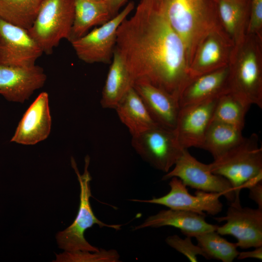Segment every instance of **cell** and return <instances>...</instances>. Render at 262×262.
<instances>
[{"label": "cell", "mask_w": 262, "mask_h": 262, "mask_svg": "<svg viewBox=\"0 0 262 262\" xmlns=\"http://www.w3.org/2000/svg\"><path fill=\"white\" fill-rule=\"evenodd\" d=\"M115 51L134 82H147L178 100L191 80L181 39L150 0H140L133 15L120 24Z\"/></svg>", "instance_id": "obj_1"}, {"label": "cell", "mask_w": 262, "mask_h": 262, "mask_svg": "<svg viewBox=\"0 0 262 262\" xmlns=\"http://www.w3.org/2000/svg\"><path fill=\"white\" fill-rule=\"evenodd\" d=\"M181 39L190 67L202 40L213 32L224 31L216 0H150Z\"/></svg>", "instance_id": "obj_2"}, {"label": "cell", "mask_w": 262, "mask_h": 262, "mask_svg": "<svg viewBox=\"0 0 262 262\" xmlns=\"http://www.w3.org/2000/svg\"><path fill=\"white\" fill-rule=\"evenodd\" d=\"M260 38L246 34L244 41L233 47L229 64L228 88L248 105L262 108V68L257 41Z\"/></svg>", "instance_id": "obj_3"}, {"label": "cell", "mask_w": 262, "mask_h": 262, "mask_svg": "<svg viewBox=\"0 0 262 262\" xmlns=\"http://www.w3.org/2000/svg\"><path fill=\"white\" fill-rule=\"evenodd\" d=\"M211 171L226 179L234 191L233 202L240 205L241 190L262 181V148L253 133L209 164Z\"/></svg>", "instance_id": "obj_4"}, {"label": "cell", "mask_w": 262, "mask_h": 262, "mask_svg": "<svg viewBox=\"0 0 262 262\" xmlns=\"http://www.w3.org/2000/svg\"><path fill=\"white\" fill-rule=\"evenodd\" d=\"M90 157L85 158L84 172L81 174L74 159H71V164L77 175L80 187V204L77 215L73 222L65 229L56 234L59 247L66 251L78 250L96 252L99 248L89 244L84 237L85 230L98 225L99 228H109L118 230L122 225H111L99 220L94 214L90 203L92 196L90 182L91 177L88 171Z\"/></svg>", "instance_id": "obj_5"}, {"label": "cell", "mask_w": 262, "mask_h": 262, "mask_svg": "<svg viewBox=\"0 0 262 262\" xmlns=\"http://www.w3.org/2000/svg\"><path fill=\"white\" fill-rule=\"evenodd\" d=\"M74 18V0H44L28 30L43 53H52L63 39L69 40Z\"/></svg>", "instance_id": "obj_6"}, {"label": "cell", "mask_w": 262, "mask_h": 262, "mask_svg": "<svg viewBox=\"0 0 262 262\" xmlns=\"http://www.w3.org/2000/svg\"><path fill=\"white\" fill-rule=\"evenodd\" d=\"M131 145L143 160L164 173L174 166L184 149L174 130L158 125L132 136Z\"/></svg>", "instance_id": "obj_7"}, {"label": "cell", "mask_w": 262, "mask_h": 262, "mask_svg": "<svg viewBox=\"0 0 262 262\" xmlns=\"http://www.w3.org/2000/svg\"><path fill=\"white\" fill-rule=\"evenodd\" d=\"M134 8V3L129 2L107 22L71 41L78 57L88 64H111L115 47L117 29Z\"/></svg>", "instance_id": "obj_8"}, {"label": "cell", "mask_w": 262, "mask_h": 262, "mask_svg": "<svg viewBox=\"0 0 262 262\" xmlns=\"http://www.w3.org/2000/svg\"><path fill=\"white\" fill-rule=\"evenodd\" d=\"M173 177L179 179L186 187L220 194L230 203L235 200L234 191L229 182L224 177L213 173L209 164L196 160L187 149L183 150L174 168L166 173L162 180H166Z\"/></svg>", "instance_id": "obj_9"}, {"label": "cell", "mask_w": 262, "mask_h": 262, "mask_svg": "<svg viewBox=\"0 0 262 262\" xmlns=\"http://www.w3.org/2000/svg\"><path fill=\"white\" fill-rule=\"evenodd\" d=\"M170 191L166 195L150 199H131V201L163 205L169 209L191 212L206 215H215L223 208L220 194L196 190L190 194L186 186L178 178L173 177L169 182Z\"/></svg>", "instance_id": "obj_10"}, {"label": "cell", "mask_w": 262, "mask_h": 262, "mask_svg": "<svg viewBox=\"0 0 262 262\" xmlns=\"http://www.w3.org/2000/svg\"><path fill=\"white\" fill-rule=\"evenodd\" d=\"M215 219L219 222L226 221L216 231L221 235L234 237L238 247L247 249L262 246V209L231 203L226 215Z\"/></svg>", "instance_id": "obj_11"}, {"label": "cell", "mask_w": 262, "mask_h": 262, "mask_svg": "<svg viewBox=\"0 0 262 262\" xmlns=\"http://www.w3.org/2000/svg\"><path fill=\"white\" fill-rule=\"evenodd\" d=\"M43 53L27 30L0 18V65L31 66Z\"/></svg>", "instance_id": "obj_12"}, {"label": "cell", "mask_w": 262, "mask_h": 262, "mask_svg": "<svg viewBox=\"0 0 262 262\" xmlns=\"http://www.w3.org/2000/svg\"><path fill=\"white\" fill-rule=\"evenodd\" d=\"M218 98L180 108L174 130L182 148H201Z\"/></svg>", "instance_id": "obj_13"}, {"label": "cell", "mask_w": 262, "mask_h": 262, "mask_svg": "<svg viewBox=\"0 0 262 262\" xmlns=\"http://www.w3.org/2000/svg\"><path fill=\"white\" fill-rule=\"evenodd\" d=\"M47 76L36 65L16 67L0 65V94L8 101L24 103L45 84Z\"/></svg>", "instance_id": "obj_14"}, {"label": "cell", "mask_w": 262, "mask_h": 262, "mask_svg": "<svg viewBox=\"0 0 262 262\" xmlns=\"http://www.w3.org/2000/svg\"><path fill=\"white\" fill-rule=\"evenodd\" d=\"M234 43L225 31L213 32L201 42L189 67L191 79L229 65Z\"/></svg>", "instance_id": "obj_15"}, {"label": "cell", "mask_w": 262, "mask_h": 262, "mask_svg": "<svg viewBox=\"0 0 262 262\" xmlns=\"http://www.w3.org/2000/svg\"><path fill=\"white\" fill-rule=\"evenodd\" d=\"M51 126L49 95L44 92L25 112L10 141L25 145L36 144L48 137Z\"/></svg>", "instance_id": "obj_16"}, {"label": "cell", "mask_w": 262, "mask_h": 262, "mask_svg": "<svg viewBox=\"0 0 262 262\" xmlns=\"http://www.w3.org/2000/svg\"><path fill=\"white\" fill-rule=\"evenodd\" d=\"M133 87L154 122L160 126L174 130L180 109L178 99L145 82L135 81Z\"/></svg>", "instance_id": "obj_17"}, {"label": "cell", "mask_w": 262, "mask_h": 262, "mask_svg": "<svg viewBox=\"0 0 262 262\" xmlns=\"http://www.w3.org/2000/svg\"><path fill=\"white\" fill-rule=\"evenodd\" d=\"M205 217V215L191 212L163 210L148 216L142 223L135 226L134 230L171 226L179 229L185 236L194 237L196 234L216 230L218 226L209 224Z\"/></svg>", "instance_id": "obj_18"}, {"label": "cell", "mask_w": 262, "mask_h": 262, "mask_svg": "<svg viewBox=\"0 0 262 262\" xmlns=\"http://www.w3.org/2000/svg\"><path fill=\"white\" fill-rule=\"evenodd\" d=\"M229 65L192 78L179 98L180 107L219 97L228 91Z\"/></svg>", "instance_id": "obj_19"}, {"label": "cell", "mask_w": 262, "mask_h": 262, "mask_svg": "<svg viewBox=\"0 0 262 262\" xmlns=\"http://www.w3.org/2000/svg\"><path fill=\"white\" fill-rule=\"evenodd\" d=\"M115 109L120 120L128 129L131 136L158 125L150 116L142 100L133 87L128 91Z\"/></svg>", "instance_id": "obj_20"}, {"label": "cell", "mask_w": 262, "mask_h": 262, "mask_svg": "<svg viewBox=\"0 0 262 262\" xmlns=\"http://www.w3.org/2000/svg\"><path fill=\"white\" fill-rule=\"evenodd\" d=\"M221 24L232 40L234 47L242 43L246 35V21L250 12V0H216Z\"/></svg>", "instance_id": "obj_21"}, {"label": "cell", "mask_w": 262, "mask_h": 262, "mask_svg": "<svg viewBox=\"0 0 262 262\" xmlns=\"http://www.w3.org/2000/svg\"><path fill=\"white\" fill-rule=\"evenodd\" d=\"M112 18L107 0H74V18L68 41L82 37L92 27Z\"/></svg>", "instance_id": "obj_22"}, {"label": "cell", "mask_w": 262, "mask_h": 262, "mask_svg": "<svg viewBox=\"0 0 262 262\" xmlns=\"http://www.w3.org/2000/svg\"><path fill=\"white\" fill-rule=\"evenodd\" d=\"M102 92L100 104L103 108L114 109L133 87L132 79L120 56L114 55Z\"/></svg>", "instance_id": "obj_23"}, {"label": "cell", "mask_w": 262, "mask_h": 262, "mask_svg": "<svg viewBox=\"0 0 262 262\" xmlns=\"http://www.w3.org/2000/svg\"><path fill=\"white\" fill-rule=\"evenodd\" d=\"M244 138L242 130L216 121H211L201 148L218 159L239 144Z\"/></svg>", "instance_id": "obj_24"}, {"label": "cell", "mask_w": 262, "mask_h": 262, "mask_svg": "<svg viewBox=\"0 0 262 262\" xmlns=\"http://www.w3.org/2000/svg\"><path fill=\"white\" fill-rule=\"evenodd\" d=\"M44 0H0V18L29 30L33 25Z\"/></svg>", "instance_id": "obj_25"}, {"label": "cell", "mask_w": 262, "mask_h": 262, "mask_svg": "<svg viewBox=\"0 0 262 262\" xmlns=\"http://www.w3.org/2000/svg\"><path fill=\"white\" fill-rule=\"evenodd\" d=\"M250 107L228 91L218 98L211 121L224 123L243 130Z\"/></svg>", "instance_id": "obj_26"}, {"label": "cell", "mask_w": 262, "mask_h": 262, "mask_svg": "<svg viewBox=\"0 0 262 262\" xmlns=\"http://www.w3.org/2000/svg\"><path fill=\"white\" fill-rule=\"evenodd\" d=\"M194 237L197 245L205 253L206 259L232 262L239 253L236 243L229 242L216 230L196 234Z\"/></svg>", "instance_id": "obj_27"}, {"label": "cell", "mask_w": 262, "mask_h": 262, "mask_svg": "<svg viewBox=\"0 0 262 262\" xmlns=\"http://www.w3.org/2000/svg\"><path fill=\"white\" fill-rule=\"evenodd\" d=\"M120 256L115 249L99 248L96 252L78 250L66 251L57 254L55 262H118Z\"/></svg>", "instance_id": "obj_28"}, {"label": "cell", "mask_w": 262, "mask_h": 262, "mask_svg": "<svg viewBox=\"0 0 262 262\" xmlns=\"http://www.w3.org/2000/svg\"><path fill=\"white\" fill-rule=\"evenodd\" d=\"M191 237L186 236L184 239L180 238L177 235H173L167 237L166 243L179 252L182 254L190 262H197V256H206L202 249L198 246L194 245Z\"/></svg>", "instance_id": "obj_29"}, {"label": "cell", "mask_w": 262, "mask_h": 262, "mask_svg": "<svg viewBox=\"0 0 262 262\" xmlns=\"http://www.w3.org/2000/svg\"><path fill=\"white\" fill-rule=\"evenodd\" d=\"M247 25V34L259 37L262 27V0H250V12Z\"/></svg>", "instance_id": "obj_30"}, {"label": "cell", "mask_w": 262, "mask_h": 262, "mask_svg": "<svg viewBox=\"0 0 262 262\" xmlns=\"http://www.w3.org/2000/svg\"><path fill=\"white\" fill-rule=\"evenodd\" d=\"M249 197L262 209V181L259 182L248 188Z\"/></svg>", "instance_id": "obj_31"}, {"label": "cell", "mask_w": 262, "mask_h": 262, "mask_svg": "<svg viewBox=\"0 0 262 262\" xmlns=\"http://www.w3.org/2000/svg\"><path fill=\"white\" fill-rule=\"evenodd\" d=\"M238 260L246 258H254L262 260V246L255 247L253 250L239 252L237 258Z\"/></svg>", "instance_id": "obj_32"}, {"label": "cell", "mask_w": 262, "mask_h": 262, "mask_svg": "<svg viewBox=\"0 0 262 262\" xmlns=\"http://www.w3.org/2000/svg\"><path fill=\"white\" fill-rule=\"evenodd\" d=\"M127 0H107L108 8L112 17L115 16L121 7L124 5Z\"/></svg>", "instance_id": "obj_33"}, {"label": "cell", "mask_w": 262, "mask_h": 262, "mask_svg": "<svg viewBox=\"0 0 262 262\" xmlns=\"http://www.w3.org/2000/svg\"></svg>", "instance_id": "obj_34"}, {"label": "cell", "mask_w": 262, "mask_h": 262, "mask_svg": "<svg viewBox=\"0 0 262 262\" xmlns=\"http://www.w3.org/2000/svg\"></svg>", "instance_id": "obj_35"}]
</instances>
